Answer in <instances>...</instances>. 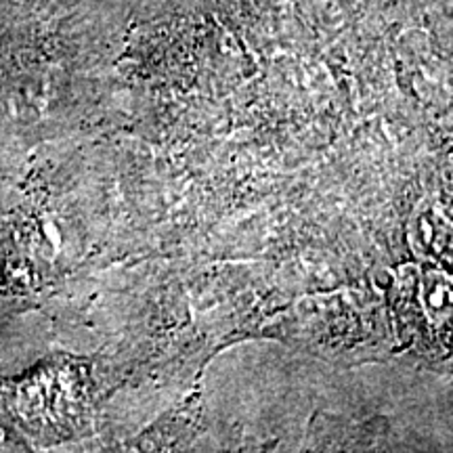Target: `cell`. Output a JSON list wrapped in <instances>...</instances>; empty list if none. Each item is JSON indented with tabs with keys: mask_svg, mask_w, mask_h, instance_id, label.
<instances>
[{
	"mask_svg": "<svg viewBox=\"0 0 453 453\" xmlns=\"http://www.w3.org/2000/svg\"><path fill=\"white\" fill-rule=\"evenodd\" d=\"M0 407L30 441L64 439L81 420L84 367L64 357L36 365L24 376H0Z\"/></svg>",
	"mask_w": 453,
	"mask_h": 453,
	"instance_id": "1",
	"label": "cell"
},
{
	"mask_svg": "<svg viewBox=\"0 0 453 453\" xmlns=\"http://www.w3.org/2000/svg\"><path fill=\"white\" fill-rule=\"evenodd\" d=\"M4 441V433H3V428H0V443H3Z\"/></svg>",
	"mask_w": 453,
	"mask_h": 453,
	"instance_id": "2",
	"label": "cell"
}]
</instances>
